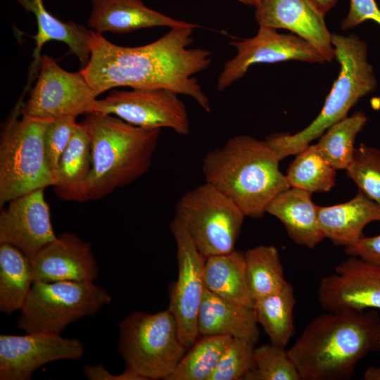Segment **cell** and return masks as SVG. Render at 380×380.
<instances>
[{"label": "cell", "mask_w": 380, "mask_h": 380, "mask_svg": "<svg viewBox=\"0 0 380 380\" xmlns=\"http://www.w3.org/2000/svg\"><path fill=\"white\" fill-rule=\"evenodd\" d=\"M198 25L170 28L157 40L139 46H122L91 30L90 59L81 72L96 97L119 87L165 89L192 98L205 112L210 101L194 75L207 69L209 51L189 48Z\"/></svg>", "instance_id": "cell-1"}, {"label": "cell", "mask_w": 380, "mask_h": 380, "mask_svg": "<svg viewBox=\"0 0 380 380\" xmlns=\"http://www.w3.org/2000/svg\"><path fill=\"white\" fill-rule=\"evenodd\" d=\"M312 319L287 350L300 380H341L377 350L380 317L374 310L328 312Z\"/></svg>", "instance_id": "cell-2"}, {"label": "cell", "mask_w": 380, "mask_h": 380, "mask_svg": "<svg viewBox=\"0 0 380 380\" xmlns=\"http://www.w3.org/2000/svg\"><path fill=\"white\" fill-rule=\"evenodd\" d=\"M280 160L266 139L238 135L208 152L202 171L205 182L229 198L246 216L260 218L271 201L290 188L279 170Z\"/></svg>", "instance_id": "cell-3"}, {"label": "cell", "mask_w": 380, "mask_h": 380, "mask_svg": "<svg viewBox=\"0 0 380 380\" xmlns=\"http://www.w3.org/2000/svg\"><path fill=\"white\" fill-rule=\"evenodd\" d=\"M82 122L91 138L92 155L85 201L101 199L130 184L148 170L160 129L137 127L97 112L87 114Z\"/></svg>", "instance_id": "cell-4"}, {"label": "cell", "mask_w": 380, "mask_h": 380, "mask_svg": "<svg viewBox=\"0 0 380 380\" xmlns=\"http://www.w3.org/2000/svg\"><path fill=\"white\" fill-rule=\"evenodd\" d=\"M335 58L340 72L317 117L303 130L291 134H274L266 140L281 160L296 155L332 125L347 117L350 109L377 85L373 67L367 60V46L357 35L332 34Z\"/></svg>", "instance_id": "cell-5"}, {"label": "cell", "mask_w": 380, "mask_h": 380, "mask_svg": "<svg viewBox=\"0 0 380 380\" xmlns=\"http://www.w3.org/2000/svg\"><path fill=\"white\" fill-rule=\"evenodd\" d=\"M18 101L5 122L0 140V206L56 182L45 157L44 133L49 121L21 115Z\"/></svg>", "instance_id": "cell-6"}, {"label": "cell", "mask_w": 380, "mask_h": 380, "mask_svg": "<svg viewBox=\"0 0 380 380\" xmlns=\"http://www.w3.org/2000/svg\"><path fill=\"white\" fill-rule=\"evenodd\" d=\"M119 330L118 352L125 369L146 380H166L187 350L168 309L153 314L134 312L122 319Z\"/></svg>", "instance_id": "cell-7"}, {"label": "cell", "mask_w": 380, "mask_h": 380, "mask_svg": "<svg viewBox=\"0 0 380 380\" xmlns=\"http://www.w3.org/2000/svg\"><path fill=\"white\" fill-rule=\"evenodd\" d=\"M110 301L108 291L94 281L34 282L17 326L26 333L61 334L68 324L94 315Z\"/></svg>", "instance_id": "cell-8"}, {"label": "cell", "mask_w": 380, "mask_h": 380, "mask_svg": "<svg viewBox=\"0 0 380 380\" xmlns=\"http://www.w3.org/2000/svg\"><path fill=\"white\" fill-rule=\"evenodd\" d=\"M175 216L184 224L205 258L235 250L246 217L234 202L208 182L188 190L179 198Z\"/></svg>", "instance_id": "cell-9"}, {"label": "cell", "mask_w": 380, "mask_h": 380, "mask_svg": "<svg viewBox=\"0 0 380 380\" xmlns=\"http://www.w3.org/2000/svg\"><path fill=\"white\" fill-rule=\"evenodd\" d=\"M96 97L81 70L68 72L50 56H42L34 86L21 115L51 121L94 112Z\"/></svg>", "instance_id": "cell-10"}, {"label": "cell", "mask_w": 380, "mask_h": 380, "mask_svg": "<svg viewBox=\"0 0 380 380\" xmlns=\"http://www.w3.org/2000/svg\"><path fill=\"white\" fill-rule=\"evenodd\" d=\"M170 229L177 246L178 277L170 286L167 309L176 319L181 342L189 349L199 336L198 317L205 289L206 258L196 246L184 224L175 216Z\"/></svg>", "instance_id": "cell-11"}, {"label": "cell", "mask_w": 380, "mask_h": 380, "mask_svg": "<svg viewBox=\"0 0 380 380\" xmlns=\"http://www.w3.org/2000/svg\"><path fill=\"white\" fill-rule=\"evenodd\" d=\"M179 94L165 89L115 90L96 99L94 112L112 115L137 127L190 133L189 115Z\"/></svg>", "instance_id": "cell-12"}, {"label": "cell", "mask_w": 380, "mask_h": 380, "mask_svg": "<svg viewBox=\"0 0 380 380\" xmlns=\"http://www.w3.org/2000/svg\"><path fill=\"white\" fill-rule=\"evenodd\" d=\"M230 44L235 47L236 54L224 63L217 78V89L220 91L243 77L255 64L287 61L325 62L315 48L298 36L280 34L277 30L265 27H259L254 37L233 40Z\"/></svg>", "instance_id": "cell-13"}, {"label": "cell", "mask_w": 380, "mask_h": 380, "mask_svg": "<svg viewBox=\"0 0 380 380\" xmlns=\"http://www.w3.org/2000/svg\"><path fill=\"white\" fill-rule=\"evenodd\" d=\"M84 346L77 338L37 332L0 335V379L29 380L42 366L58 360H77Z\"/></svg>", "instance_id": "cell-14"}, {"label": "cell", "mask_w": 380, "mask_h": 380, "mask_svg": "<svg viewBox=\"0 0 380 380\" xmlns=\"http://www.w3.org/2000/svg\"><path fill=\"white\" fill-rule=\"evenodd\" d=\"M317 296L327 312L380 310V266L350 256L321 279Z\"/></svg>", "instance_id": "cell-15"}, {"label": "cell", "mask_w": 380, "mask_h": 380, "mask_svg": "<svg viewBox=\"0 0 380 380\" xmlns=\"http://www.w3.org/2000/svg\"><path fill=\"white\" fill-rule=\"evenodd\" d=\"M44 190L12 199L0 213V243L14 246L29 260L57 237Z\"/></svg>", "instance_id": "cell-16"}, {"label": "cell", "mask_w": 380, "mask_h": 380, "mask_svg": "<svg viewBox=\"0 0 380 380\" xmlns=\"http://www.w3.org/2000/svg\"><path fill=\"white\" fill-rule=\"evenodd\" d=\"M324 15L310 0H263L255 11L259 27L289 30L331 61L335 51Z\"/></svg>", "instance_id": "cell-17"}, {"label": "cell", "mask_w": 380, "mask_h": 380, "mask_svg": "<svg viewBox=\"0 0 380 380\" xmlns=\"http://www.w3.org/2000/svg\"><path fill=\"white\" fill-rule=\"evenodd\" d=\"M30 262L34 283L94 281L99 277V267L90 242L70 232L57 236Z\"/></svg>", "instance_id": "cell-18"}, {"label": "cell", "mask_w": 380, "mask_h": 380, "mask_svg": "<svg viewBox=\"0 0 380 380\" xmlns=\"http://www.w3.org/2000/svg\"><path fill=\"white\" fill-rule=\"evenodd\" d=\"M27 13L34 16L37 25V33L31 36L35 39L36 46L33 52V61L30 65L27 83L24 91L27 92L37 76L41 51L49 41L55 40L65 44L69 53L75 55L80 62L81 67L88 64L91 51L89 48L90 30L73 21L64 22L55 17L46 8L43 0H13Z\"/></svg>", "instance_id": "cell-19"}, {"label": "cell", "mask_w": 380, "mask_h": 380, "mask_svg": "<svg viewBox=\"0 0 380 380\" xmlns=\"http://www.w3.org/2000/svg\"><path fill=\"white\" fill-rule=\"evenodd\" d=\"M194 25L153 10L141 0H91V12L87 23L88 28L101 34H123L154 27L170 29Z\"/></svg>", "instance_id": "cell-20"}, {"label": "cell", "mask_w": 380, "mask_h": 380, "mask_svg": "<svg viewBox=\"0 0 380 380\" xmlns=\"http://www.w3.org/2000/svg\"><path fill=\"white\" fill-rule=\"evenodd\" d=\"M318 222L325 238L346 246L362 236L369 223L380 222V205L360 191L351 200L330 206H318Z\"/></svg>", "instance_id": "cell-21"}, {"label": "cell", "mask_w": 380, "mask_h": 380, "mask_svg": "<svg viewBox=\"0 0 380 380\" xmlns=\"http://www.w3.org/2000/svg\"><path fill=\"white\" fill-rule=\"evenodd\" d=\"M258 324L253 308L227 300L206 289L199 309V335L230 336L257 343Z\"/></svg>", "instance_id": "cell-22"}, {"label": "cell", "mask_w": 380, "mask_h": 380, "mask_svg": "<svg viewBox=\"0 0 380 380\" xmlns=\"http://www.w3.org/2000/svg\"><path fill=\"white\" fill-rule=\"evenodd\" d=\"M312 193L290 187L279 194L269 204L266 213L284 224L290 238L297 244L315 248L325 237L318 222V205Z\"/></svg>", "instance_id": "cell-23"}, {"label": "cell", "mask_w": 380, "mask_h": 380, "mask_svg": "<svg viewBox=\"0 0 380 380\" xmlns=\"http://www.w3.org/2000/svg\"><path fill=\"white\" fill-rule=\"evenodd\" d=\"M92 166L91 138L85 124L77 123L58 167L56 196L67 201L84 202V189Z\"/></svg>", "instance_id": "cell-24"}, {"label": "cell", "mask_w": 380, "mask_h": 380, "mask_svg": "<svg viewBox=\"0 0 380 380\" xmlns=\"http://www.w3.org/2000/svg\"><path fill=\"white\" fill-rule=\"evenodd\" d=\"M205 289L232 303L253 308L246 276L245 255L239 251L207 257L204 266Z\"/></svg>", "instance_id": "cell-25"}, {"label": "cell", "mask_w": 380, "mask_h": 380, "mask_svg": "<svg viewBox=\"0 0 380 380\" xmlns=\"http://www.w3.org/2000/svg\"><path fill=\"white\" fill-rule=\"evenodd\" d=\"M33 283L25 255L13 245L0 243V311L11 315L20 310Z\"/></svg>", "instance_id": "cell-26"}, {"label": "cell", "mask_w": 380, "mask_h": 380, "mask_svg": "<svg viewBox=\"0 0 380 380\" xmlns=\"http://www.w3.org/2000/svg\"><path fill=\"white\" fill-rule=\"evenodd\" d=\"M295 303L293 287L289 282L278 292L255 300L253 308L258 324L271 343L285 348L293 336Z\"/></svg>", "instance_id": "cell-27"}, {"label": "cell", "mask_w": 380, "mask_h": 380, "mask_svg": "<svg viewBox=\"0 0 380 380\" xmlns=\"http://www.w3.org/2000/svg\"><path fill=\"white\" fill-rule=\"evenodd\" d=\"M244 255L248 284L254 300L278 292L288 282L276 247L258 246Z\"/></svg>", "instance_id": "cell-28"}, {"label": "cell", "mask_w": 380, "mask_h": 380, "mask_svg": "<svg viewBox=\"0 0 380 380\" xmlns=\"http://www.w3.org/2000/svg\"><path fill=\"white\" fill-rule=\"evenodd\" d=\"M296 155L285 175L290 187L312 194L330 191L336 170L324 158L317 144H310Z\"/></svg>", "instance_id": "cell-29"}, {"label": "cell", "mask_w": 380, "mask_h": 380, "mask_svg": "<svg viewBox=\"0 0 380 380\" xmlns=\"http://www.w3.org/2000/svg\"><path fill=\"white\" fill-rule=\"evenodd\" d=\"M367 121L362 112H356L329 127L317 146L324 158L336 170H346L350 164L357 134Z\"/></svg>", "instance_id": "cell-30"}, {"label": "cell", "mask_w": 380, "mask_h": 380, "mask_svg": "<svg viewBox=\"0 0 380 380\" xmlns=\"http://www.w3.org/2000/svg\"><path fill=\"white\" fill-rule=\"evenodd\" d=\"M233 337L205 336L190 347L166 380H208Z\"/></svg>", "instance_id": "cell-31"}, {"label": "cell", "mask_w": 380, "mask_h": 380, "mask_svg": "<svg viewBox=\"0 0 380 380\" xmlns=\"http://www.w3.org/2000/svg\"><path fill=\"white\" fill-rule=\"evenodd\" d=\"M243 379L300 380V378L287 350L270 343L255 348L253 368Z\"/></svg>", "instance_id": "cell-32"}, {"label": "cell", "mask_w": 380, "mask_h": 380, "mask_svg": "<svg viewBox=\"0 0 380 380\" xmlns=\"http://www.w3.org/2000/svg\"><path fill=\"white\" fill-rule=\"evenodd\" d=\"M347 176L364 193L380 205V150L361 144L355 148L346 169Z\"/></svg>", "instance_id": "cell-33"}, {"label": "cell", "mask_w": 380, "mask_h": 380, "mask_svg": "<svg viewBox=\"0 0 380 380\" xmlns=\"http://www.w3.org/2000/svg\"><path fill=\"white\" fill-rule=\"evenodd\" d=\"M255 342L233 338L208 380H239L253 368Z\"/></svg>", "instance_id": "cell-34"}, {"label": "cell", "mask_w": 380, "mask_h": 380, "mask_svg": "<svg viewBox=\"0 0 380 380\" xmlns=\"http://www.w3.org/2000/svg\"><path fill=\"white\" fill-rule=\"evenodd\" d=\"M76 118L70 116L55 119L49 121L46 126L44 138L45 157L55 181L60 159L78 123Z\"/></svg>", "instance_id": "cell-35"}, {"label": "cell", "mask_w": 380, "mask_h": 380, "mask_svg": "<svg viewBox=\"0 0 380 380\" xmlns=\"http://www.w3.org/2000/svg\"><path fill=\"white\" fill-rule=\"evenodd\" d=\"M366 20L374 21L380 25V9L375 0H350L349 11L341 27L346 30Z\"/></svg>", "instance_id": "cell-36"}, {"label": "cell", "mask_w": 380, "mask_h": 380, "mask_svg": "<svg viewBox=\"0 0 380 380\" xmlns=\"http://www.w3.org/2000/svg\"><path fill=\"white\" fill-rule=\"evenodd\" d=\"M344 252L349 256L380 266V234L363 236L355 242L345 246Z\"/></svg>", "instance_id": "cell-37"}, {"label": "cell", "mask_w": 380, "mask_h": 380, "mask_svg": "<svg viewBox=\"0 0 380 380\" xmlns=\"http://www.w3.org/2000/svg\"><path fill=\"white\" fill-rule=\"evenodd\" d=\"M83 374L90 380H146L141 376L125 369L122 374H113L103 365H85Z\"/></svg>", "instance_id": "cell-38"}, {"label": "cell", "mask_w": 380, "mask_h": 380, "mask_svg": "<svg viewBox=\"0 0 380 380\" xmlns=\"http://www.w3.org/2000/svg\"><path fill=\"white\" fill-rule=\"evenodd\" d=\"M321 12L326 14L338 0H310Z\"/></svg>", "instance_id": "cell-39"}, {"label": "cell", "mask_w": 380, "mask_h": 380, "mask_svg": "<svg viewBox=\"0 0 380 380\" xmlns=\"http://www.w3.org/2000/svg\"><path fill=\"white\" fill-rule=\"evenodd\" d=\"M365 380H380V367H370L364 374Z\"/></svg>", "instance_id": "cell-40"}, {"label": "cell", "mask_w": 380, "mask_h": 380, "mask_svg": "<svg viewBox=\"0 0 380 380\" xmlns=\"http://www.w3.org/2000/svg\"><path fill=\"white\" fill-rule=\"evenodd\" d=\"M237 1H239V2L243 4L251 6L256 8L262 2L263 0H237Z\"/></svg>", "instance_id": "cell-41"}, {"label": "cell", "mask_w": 380, "mask_h": 380, "mask_svg": "<svg viewBox=\"0 0 380 380\" xmlns=\"http://www.w3.org/2000/svg\"><path fill=\"white\" fill-rule=\"evenodd\" d=\"M377 350L380 352V331L379 334L378 343H377Z\"/></svg>", "instance_id": "cell-42"}]
</instances>
